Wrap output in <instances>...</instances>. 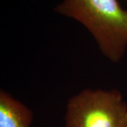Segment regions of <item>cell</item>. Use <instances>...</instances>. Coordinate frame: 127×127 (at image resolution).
<instances>
[{
	"instance_id": "obj_1",
	"label": "cell",
	"mask_w": 127,
	"mask_h": 127,
	"mask_svg": "<svg viewBox=\"0 0 127 127\" xmlns=\"http://www.w3.org/2000/svg\"><path fill=\"white\" fill-rule=\"evenodd\" d=\"M55 11L83 25L111 62L122 59L127 49V10L117 0H63Z\"/></svg>"
},
{
	"instance_id": "obj_2",
	"label": "cell",
	"mask_w": 127,
	"mask_h": 127,
	"mask_svg": "<svg viewBox=\"0 0 127 127\" xmlns=\"http://www.w3.org/2000/svg\"><path fill=\"white\" fill-rule=\"evenodd\" d=\"M64 127H127V103L117 89H85L68 99Z\"/></svg>"
},
{
	"instance_id": "obj_3",
	"label": "cell",
	"mask_w": 127,
	"mask_h": 127,
	"mask_svg": "<svg viewBox=\"0 0 127 127\" xmlns=\"http://www.w3.org/2000/svg\"><path fill=\"white\" fill-rule=\"evenodd\" d=\"M32 111L4 89L0 91V127H31Z\"/></svg>"
},
{
	"instance_id": "obj_4",
	"label": "cell",
	"mask_w": 127,
	"mask_h": 127,
	"mask_svg": "<svg viewBox=\"0 0 127 127\" xmlns=\"http://www.w3.org/2000/svg\"><path fill=\"white\" fill-rule=\"evenodd\" d=\"M124 1H127V0H124Z\"/></svg>"
}]
</instances>
